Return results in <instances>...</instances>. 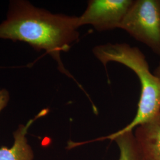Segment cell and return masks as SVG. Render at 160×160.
I'll list each match as a JSON object with an SVG mask.
<instances>
[{"instance_id": "obj_9", "label": "cell", "mask_w": 160, "mask_h": 160, "mask_svg": "<svg viewBox=\"0 0 160 160\" xmlns=\"http://www.w3.org/2000/svg\"><path fill=\"white\" fill-rule=\"evenodd\" d=\"M154 74L155 75H157V76L160 77V65L158 66V67L155 70V72Z\"/></svg>"}, {"instance_id": "obj_4", "label": "cell", "mask_w": 160, "mask_h": 160, "mask_svg": "<svg viewBox=\"0 0 160 160\" xmlns=\"http://www.w3.org/2000/svg\"><path fill=\"white\" fill-rule=\"evenodd\" d=\"M132 0H91L86 11L78 17L80 27L90 24L98 32L120 28L131 6Z\"/></svg>"}, {"instance_id": "obj_6", "label": "cell", "mask_w": 160, "mask_h": 160, "mask_svg": "<svg viewBox=\"0 0 160 160\" xmlns=\"http://www.w3.org/2000/svg\"><path fill=\"white\" fill-rule=\"evenodd\" d=\"M46 110L41 111L33 119L30 120L25 125H20L13 132L14 142L12 147H0V160H33L34 151L29 143L27 134L30 126L34 121L45 115Z\"/></svg>"}, {"instance_id": "obj_5", "label": "cell", "mask_w": 160, "mask_h": 160, "mask_svg": "<svg viewBox=\"0 0 160 160\" xmlns=\"http://www.w3.org/2000/svg\"><path fill=\"white\" fill-rule=\"evenodd\" d=\"M139 160H160V112L133 133Z\"/></svg>"}, {"instance_id": "obj_1", "label": "cell", "mask_w": 160, "mask_h": 160, "mask_svg": "<svg viewBox=\"0 0 160 160\" xmlns=\"http://www.w3.org/2000/svg\"><path fill=\"white\" fill-rule=\"evenodd\" d=\"M80 27L78 17L53 14L28 1L14 0L10 2L6 20L0 24V39L24 42L38 51H45L61 72L72 77L61 55L78 40Z\"/></svg>"}, {"instance_id": "obj_3", "label": "cell", "mask_w": 160, "mask_h": 160, "mask_svg": "<svg viewBox=\"0 0 160 160\" xmlns=\"http://www.w3.org/2000/svg\"><path fill=\"white\" fill-rule=\"evenodd\" d=\"M120 28L160 56V0L133 1Z\"/></svg>"}, {"instance_id": "obj_2", "label": "cell", "mask_w": 160, "mask_h": 160, "mask_svg": "<svg viewBox=\"0 0 160 160\" xmlns=\"http://www.w3.org/2000/svg\"><path fill=\"white\" fill-rule=\"evenodd\" d=\"M92 52L105 67L113 61L132 69L137 75L141 85V96L134 119L127 126L112 135L133 131L138 126L160 113V77L151 72L148 63L139 49L126 43H107L94 47Z\"/></svg>"}, {"instance_id": "obj_7", "label": "cell", "mask_w": 160, "mask_h": 160, "mask_svg": "<svg viewBox=\"0 0 160 160\" xmlns=\"http://www.w3.org/2000/svg\"><path fill=\"white\" fill-rule=\"evenodd\" d=\"M106 139L114 141L117 144L119 149L118 160H139L133 132H126L118 135L110 134L106 137L97 138L94 141Z\"/></svg>"}, {"instance_id": "obj_8", "label": "cell", "mask_w": 160, "mask_h": 160, "mask_svg": "<svg viewBox=\"0 0 160 160\" xmlns=\"http://www.w3.org/2000/svg\"><path fill=\"white\" fill-rule=\"evenodd\" d=\"M10 100V95L8 91L4 88H0V113L7 106Z\"/></svg>"}]
</instances>
